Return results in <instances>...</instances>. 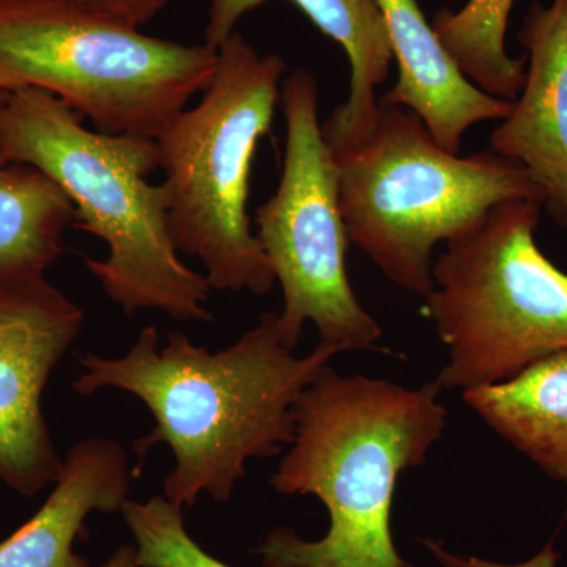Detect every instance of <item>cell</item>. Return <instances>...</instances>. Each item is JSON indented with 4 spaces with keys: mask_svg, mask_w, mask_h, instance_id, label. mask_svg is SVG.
Listing matches in <instances>:
<instances>
[{
    "mask_svg": "<svg viewBox=\"0 0 567 567\" xmlns=\"http://www.w3.org/2000/svg\"><path fill=\"white\" fill-rule=\"evenodd\" d=\"M339 353L344 352L320 342L297 357L279 338L276 312H265L218 352L182 331H171L162 346L151 324L123 357L81 354L82 371L71 388L82 398L123 391L151 410L155 429L136 440L134 451L144 458L156 445L171 447L175 464L163 494L185 511L203 495L229 502L249 461L278 456L292 445L298 399Z\"/></svg>",
    "mask_w": 567,
    "mask_h": 567,
    "instance_id": "cell-1",
    "label": "cell"
},
{
    "mask_svg": "<svg viewBox=\"0 0 567 567\" xmlns=\"http://www.w3.org/2000/svg\"><path fill=\"white\" fill-rule=\"evenodd\" d=\"M439 383L405 388L324 368L301 398L297 431L270 484L315 495L330 514L319 540L275 528L259 547L265 567H413L395 550V484L423 465L447 424Z\"/></svg>",
    "mask_w": 567,
    "mask_h": 567,
    "instance_id": "cell-2",
    "label": "cell"
},
{
    "mask_svg": "<svg viewBox=\"0 0 567 567\" xmlns=\"http://www.w3.org/2000/svg\"><path fill=\"white\" fill-rule=\"evenodd\" d=\"M69 104L40 89L10 92L0 104V162L50 177L76 208L74 227L107 246L85 268L125 316L159 311L177 322H212V287L181 257L169 230L166 185H152L158 144L85 128Z\"/></svg>",
    "mask_w": 567,
    "mask_h": 567,
    "instance_id": "cell-3",
    "label": "cell"
},
{
    "mask_svg": "<svg viewBox=\"0 0 567 567\" xmlns=\"http://www.w3.org/2000/svg\"><path fill=\"white\" fill-rule=\"evenodd\" d=\"M333 156L350 244L423 298L435 287L436 244L475 229L507 200L544 203L520 164L491 148L465 158L447 152L415 112L383 96L372 132Z\"/></svg>",
    "mask_w": 567,
    "mask_h": 567,
    "instance_id": "cell-4",
    "label": "cell"
},
{
    "mask_svg": "<svg viewBox=\"0 0 567 567\" xmlns=\"http://www.w3.org/2000/svg\"><path fill=\"white\" fill-rule=\"evenodd\" d=\"M216 65L218 50L145 35L87 0H0V91L50 92L96 132L158 140Z\"/></svg>",
    "mask_w": 567,
    "mask_h": 567,
    "instance_id": "cell-5",
    "label": "cell"
},
{
    "mask_svg": "<svg viewBox=\"0 0 567 567\" xmlns=\"http://www.w3.org/2000/svg\"><path fill=\"white\" fill-rule=\"evenodd\" d=\"M286 73L281 55L260 54L235 31L218 48L203 100L156 140L175 248L203 262L218 292L265 295L276 282L246 204L254 155L270 133Z\"/></svg>",
    "mask_w": 567,
    "mask_h": 567,
    "instance_id": "cell-6",
    "label": "cell"
},
{
    "mask_svg": "<svg viewBox=\"0 0 567 567\" xmlns=\"http://www.w3.org/2000/svg\"><path fill=\"white\" fill-rule=\"evenodd\" d=\"M540 207L496 205L436 259L424 312L450 352L440 388L499 385L567 350V275L537 248Z\"/></svg>",
    "mask_w": 567,
    "mask_h": 567,
    "instance_id": "cell-7",
    "label": "cell"
},
{
    "mask_svg": "<svg viewBox=\"0 0 567 567\" xmlns=\"http://www.w3.org/2000/svg\"><path fill=\"white\" fill-rule=\"evenodd\" d=\"M286 153L278 192L256 210L257 240L282 289V344L295 349L312 322L320 342L375 350L382 328L361 306L346 268L338 169L319 122V85L309 70L282 81Z\"/></svg>",
    "mask_w": 567,
    "mask_h": 567,
    "instance_id": "cell-8",
    "label": "cell"
},
{
    "mask_svg": "<svg viewBox=\"0 0 567 567\" xmlns=\"http://www.w3.org/2000/svg\"><path fill=\"white\" fill-rule=\"evenodd\" d=\"M84 320L47 276L0 282V481L17 494L37 495L61 475L41 404Z\"/></svg>",
    "mask_w": 567,
    "mask_h": 567,
    "instance_id": "cell-9",
    "label": "cell"
},
{
    "mask_svg": "<svg viewBox=\"0 0 567 567\" xmlns=\"http://www.w3.org/2000/svg\"><path fill=\"white\" fill-rule=\"evenodd\" d=\"M520 43L524 87L492 133L491 151L527 171L551 218L567 229V0L532 3Z\"/></svg>",
    "mask_w": 567,
    "mask_h": 567,
    "instance_id": "cell-10",
    "label": "cell"
},
{
    "mask_svg": "<svg viewBox=\"0 0 567 567\" xmlns=\"http://www.w3.org/2000/svg\"><path fill=\"white\" fill-rule=\"evenodd\" d=\"M134 477L117 440L91 436L74 443L47 502L0 543V567H91L74 544L92 513H121Z\"/></svg>",
    "mask_w": 567,
    "mask_h": 567,
    "instance_id": "cell-11",
    "label": "cell"
},
{
    "mask_svg": "<svg viewBox=\"0 0 567 567\" xmlns=\"http://www.w3.org/2000/svg\"><path fill=\"white\" fill-rule=\"evenodd\" d=\"M205 44L212 50L235 32L238 21L268 0H207ZM323 35L341 44L349 55L350 92L322 125L330 151L341 152L363 141L375 125L379 99L394 61L393 44L379 0H290Z\"/></svg>",
    "mask_w": 567,
    "mask_h": 567,
    "instance_id": "cell-12",
    "label": "cell"
},
{
    "mask_svg": "<svg viewBox=\"0 0 567 567\" xmlns=\"http://www.w3.org/2000/svg\"><path fill=\"white\" fill-rule=\"evenodd\" d=\"M399 66L386 102L415 112L434 140L451 153L476 123L505 121L514 102L495 99L464 76L425 21L416 0H379Z\"/></svg>",
    "mask_w": 567,
    "mask_h": 567,
    "instance_id": "cell-13",
    "label": "cell"
},
{
    "mask_svg": "<svg viewBox=\"0 0 567 567\" xmlns=\"http://www.w3.org/2000/svg\"><path fill=\"white\" fill-rule=\"evenodd\" d=\"M488 427L567 486V350L499 385L464 393Z\"/></svg>",
    "mask_w": 567,
    "mask_h": 567,
    "instance_id": "cell-14",
    "label": "cell"
},
{
    "mask_svg": "<svg viewBox=\"0 0 567 567\" xmlns=\"http://www.w3.org/2000/svg\"><path fill=\"white\" fill-rule=\"evenodd\" d=\"M74 224L76 208L50 177L0 162V282L47 276Z\"/></svg>",
    "mask_w": 567,
    "mask_h": 567,
    "instance_id": "cell-15",
    "label": "cell"
},
{
    "mask_svg": "<svg viewBox=\"0 0 567 567\" xmlns=\"http://www.w3.org/2000/svg\"><path fill=\"white\" fill-rule=\"evenodd\" d=\"M514 0H468L458 11L440 10L432 29L458 70L481 91L514 102L524 87L527 58L506 51Z\"/></svg>",
    "mask_w": 567,
    "mask_h": 567,
    "instance_id": "cell-16",
    "label": "cell"
},
{
    "mask_svg": "<svg viewBox=\"0 0 567 567\" xmlns=\"http://www.w3.org/2000/svg\"><path fill=\"white\" fill-rule=\"evenodd\" d=\"M121 514L134 539L137 567H230L193 539L183 509L164 495L147 502L128 498Z\"/></svg>",
    "mask_w": 567,
    "mask_h": 567,
    "instance_id": "cell-17",
    "label": "cell"
},
{
    "mask_svg": "<svg viewBox=\"0 0 567 567\" xmlns=\"http://www.w3.org/2000/svg\"><path fill=\"white\" fill-rule=\"evenodd\" d=\"M87 2L111 11L115 17L141 28V25L155 20L175 0H87Z\"/></svg>",
    "mask_w": 567,
    "mask_h": 567,
    "instance_id": "cell-18",
    "label": "cell"
},
{
    "mask_svg": "<svg viewBox=\"0 0 567 567\" xmlns=\"http://www.w3.org/2000/svg\"><path fill=\"white\" fill-rule=\"evenodd\" d=\"M425 546L434 551L435 557L439 558L445 567H557L558 561V554L555 551L551 544H548L535 558L520 563V565H498V563L484 561V559L453 557V555L446 554L442 546L435 544L434 540H427Z\"/></svg>",
    "mask_w": 567,
    "mask_h": 567,
    "instance_id": "cell-19",
    "label": "cell"
},
{
    "mask_svg": "<svg viewBox=\"0 0 567 567\" xmlns=\"http://www.w3.org/2000/svg\"><path fill=\"white\" fill-rule=\"evenodd\" d=\"M99 567H137L136 548L134 546L118 547L114 554Z\"/></svg>",
    "mask_w": 567,
    "mask_h": 567,
    "instance_id": "cell-20",
    "label": "cell"
},
{
    "mask_svg": "<svg viewBox=\"0 0 567 567\" xmlns=\"http://www.w3.org/2000/svg\"><path fill=\"white\" fill-rule=\"evenodd\" d=\"M7 95H9V93L0 91V104L6 102Z\"/></svg>",
    "mask_w": 567,
    "mask_h": 567,
    "instance_id": "cell-21",
    "label": "cell"
}]
</instances>
